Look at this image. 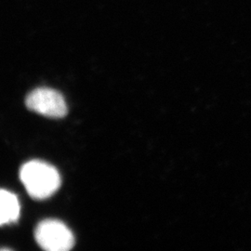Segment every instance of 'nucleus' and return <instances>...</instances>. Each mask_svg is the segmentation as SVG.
Wrapping results in <instances>:
<instances>
[{
  "instance_id": "f257e3e1",
  "label": "nucleus",
  "mask_w": 251,
  "mask_h": 251,
  "mask_svg": "<svg viewBox=\"0 0 251 251\" xmlns=\"http://www.w3.org/2000/svg\"><path fill=\"white\" fill-rule=\"evenodd\" d=\"M20 179L35 199L51 197L61 185L60 174L53 166L38 160L25 163L20 171Z\"/></svg>"
},
{
  "instance_id": "f03ea898",
  "label": "nucleus",
  "mask_w": 251,
  "mask_h": 251,
  "mask_svg": "<svg viewBox=\"0 0 251 251\" xmlns=\"http://www.w3.org/2000/svg\"><path fill=\"white\" fill-rule=\"evenodd\" d=\"M35 236L39 247L45 251H70L75 245L72 232L57 220L42 221L36 227Z\"/></svg>"
},
{
  "instance_id": "7ed1b4c3",
  "label": "nucleus",
  "mask_w": 251,
  "mask_h": 251,
  "mask_svg": "<svg viewBox=\"0 0 251 251\" xmlns=\"http://www.w3.org/2000/svg\"><path fill=\"white\" fill-rule=\"evenodd\" d=\"M26 107L46 117L61 118L67 114L63 95L57 90L39 88L31 91L25 99Z\"/></svg>"
},
{
  "instance_id": "20e7f679",
  "label": "nucleus",
  "mask_w": 251,
  "mask_h": 251,
  "mask_svg": "<svg viewBox=\"0 0 251 251\" xmlns=\"http://www.w3.org/2000/svg\"><path fill=\"white\" fill-rule=\"evenodd\" d=\"M0 224L1 225L14 223L20 215V204L18 198L6 190H1L0 193Z\"/></svg>"
}]
</instances>
